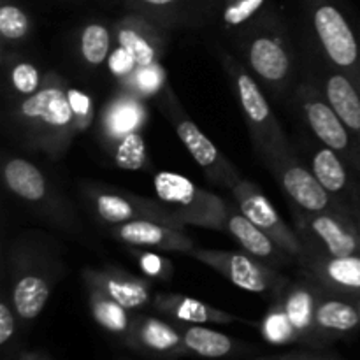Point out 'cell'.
<instances>
[{
	"label": "cell",
	"instance_id": "obj_21",
	"mask_svg": "<svg viewBox=\"0 0 360 360\" xmlns=\"http://www.w3.org/2000/svg\"><path fill=\"white\" fill-rule=\"evenodd\" d=\"M51 294L48 276L30 271H21L13 283V304L18 315L25 320L39 316Z\"/></svg>",
	"mask_w": 360,
	"mask_h": 360
},
{
	"label": "cell",
	"instance_id": "obj_7",
	"mask_svg": "<svg viewBox=\"0 0 360 360\" xmlns=\"http://www.w3.org/2000/svg\"><path fill=\"white\" fill-rule=\"evenodd\" d=\"M231 192L238 202L239 211L246 218H250L260 231L266 232L287 255H290L292 259H299L301 262L304 260L306 248L297 231H292L285 224L276 207L269 202V199L264 195L262 190L255 183L248 181V179H239L232 186Z\"/></svg>",
	"mask_w": 360,
	"mask_h": 360
},
{
	"label": "cell",
	"instance_id": "obj_3",
	"mask_svg": "<svg viewBox=\"0 0 360 360\" xmlns=\"http://www.w3.org/2000/svg\"><path fill=\"white\" fill-rule=\"evenodd\" d=\"M311 27L323 55L360 94V39L340 7L329 0H309Z\"/></svg>",
	"mask_w": 360,
	"mask_h": 360
},
{
	"label": "cell",
	"instance_id": "obj_37",
	"mask_svg": "<svg viewBox=\"0 0 360 360\" xmlns=\"http://www.w3.org/2000/svg\"><path fill=\"white\" fill-rule=\"evenodd\" d=\"M137 259H139L141 269L148 276L164 278V280H167V276H171V262L164 260L162 257L155 255V253L143 252L141 255H137Z\"/></svg>",
	"mask_w": 360,
	"mask_h": 360
},
{
	"label": "cell",
	"instance_id": "obj_6",
	"mask_svg": "<svg viewBox=\"0 0 360 360\" xmlns=\"http://www.w3.org/2000/svg\"><path fill=\"white\" fill-rule=\"evenodd\" d=\"M188 255L220 273L236 287L253 292V294H266L280 285H285L281 274H278L271 266H264L259 259L250 253L193 248Z\"/></svg>",
	"mask_w": 360,
	"mask_h": 360
},
{
	"label": "cell",
	"instance_id": "obj_38",
	"mask_svg": "<svg viewBox=\"0 0 360 360\" xmlns=\"http://www.w3.org/2000/svg\"><path fill=\"white\" fill-rule=\"evenodd\" d=\"M134 4L141 7L143 11L155 14H169L171 11L178 9L179 6H183L188 0H132Z\"/></svg>",
	"mask_w": 360,
	"mask_h": 360
},
{
	"label": "cell",
	"instance_id": "obj_31",
	"mask_svg": "<svg viewBox=\"0 0 360 360\" xmlns=\"http://www.w3.org/2000/svg\"><path fill=\"white\" fill-rule=\"evenodd\" d=\"M313 306H315V299H313V294L308 288L295 287L288 294L287 301H285V313H287L294 329L302 330L309 327L313 315H315Z\"/></svg>",
	"mask_w": 360,
	"mask_h": 360
},
{
	"label": "cell",
	"instance_id": "obj_39",
	"mask_svg": "<svg viewBox=\"0 0 360 360\" xmlns=\"http://www.w3.org/2000/svg\"><path fill=\"white\" fill-rule=\"evenodd\" d=\"M14 334V316L6 302H0V343L6 345Z\"/></svg>",
	"mask_w": 360,
	"mask_h": 360
},
{
	"label": "cell",
	"instance_id": "obj_20",
	"mask_svg": "<svg viewBox=\"0 0 360 360\" xmlns=\"http://www.w3.org/2000/svg\"><path fill=\"white\" fill-rule=\"evenodd\" d=\"M4 181L7 188L27 202H39L48 195V183L37 165L25 158H9L4 165Z\"/></svg>",
	"mask_w": 360,
	"mask_h": 360
},
{
	"label": "cell",
	"instance_id": "obj_25",
	"mask_svg": "<svg viewBox=\"0 0 360 360\" xmlns=\"http://www.w3.org/2000/svg\"><path fill=\"white\" fill-rule=\"evenodd\" d=\"M112 34L101 21H91L81 30V56L90 67H102L111 56Z\"/></svg>",
	"mask_w": 360,
	"mask_h": 360
},
{
	"label": "cell",
	"instance_id": "obj_9",
	"mask_svg": "<svg viewBox=\"0 0 360 360\" xmlns=\"http://www.w3.org/2000/svg\"><path fill=\"white\" fill-rule=\"evenodd\" d=\"M95 214L105 225H122L134 220H151L160 224L172 225V227L185 229V224L169 210L165 204L155 202L146 197L134 195L129 192H115V190L95 188L88 192Z\"/></svg>",
	"mask_w": 360,
	"mask_h": 360
},
{
	"label": "cell",
	"instance_id": "obj_19",
	"mask_svg": "<svg viewBox=\"0 0 360 360\" xmlns=\"http://www.w3.org/2000/svg\"><path fill=\"white\" fill-rule=\"evenodd\" d=\"M326 98L360 144V94L357 86L345 74L338 70L330 72L326 77Z\"/></svg>",
	"mask_w": 360,
	"mask_h": 360
},
{
	"label": "cell",
	"instance_id": "obj_4",
	"mask_svg": "<svg viewBox=\"0 0 360 360\" xmlns=\"http://www.w3.org/2000/svg\"><path fill=\"white\" fill-rule=\"evenodd\" d=\"M225 63H227V69L231 72L232 83L236 86V94H238L246 122L252 130L255 146L262 153L266 164H269L280 155L292 151L290 144L285 139L283 130H281L266 95L260 90L259 83L234 60L225 58Z\"/></svg>",
	"mask_w": 360,
	"mask_h": 360
},
{
	"label": "cell",
	"instance_id": "obj_1",
	"mask_svg": "<svg viewBox=\"0 0 360 360\" xmlns=\"http://www.w3.org/2000/svg\"><path fill=\"white\" fill-rule=\"evenodd\" d=\"M27 144L60 157L77 132L76 116L69 101V86L55 74H48L34 95L23 97L14 111Z\"/></svg>",
	"mask_w": 360,
	"mask_h": 360
},
{
	"label": "cell",
	"instance_id": "obj_22",
	"mask_svg": "<svg viewBox=\"0 0 360 360\" xmlns=\"http://www.w3.org/2000/svg\"><path fill=\"white\" fill-rule=\"evenodd\" d=\"M269 0H213L218 21L225 30H252L257 20L267 18Z\"/></svg>",
	"mask_w": 360,
	"mask_h": 360
},
{
	"label": "cell",
	"instance_id": "obj_12",
	"mask_svg": "<svg viewBox=\"0 0 360 360\" xmlns=\"http://www.w3.org/2000/svg\"><path fill=\"white\" fill-rule=\"evenodd\" d=\"M248 65L264 83L278 86L288 79L292 60L280 32L260 28L246 44Z\"/></svg>",
	"mask_w": 360,
	"mask_h": 360
},
{
	"label": "cell",
	"instance_id": "obj_36",
	"mask_svg": "<svg viewBox=\"0 0 360 360\" xmlns=\"http://www.w3.org/2000/svg\"><path fill=\"white\" fill-rule=\"evenodd\" d=\"M292 330H294V326L288 320L285 309L283 311L271 313L266 319V323H264V334L273 343H283V341L290 340Z\"/></svg>",
	"mask_w": 360,
	"mask_h": 360
},
{
	"label": "cell",
	"instance_id": "obj_14",
	"mask_svg": "<svg viewBox=\"0 0 360 360\" xmlns=\"http://www.w3.org/2000/svg\"><path fill=\"white\" fill-rule=\"evenodd\" d=\"M115 35L116 44L130 53L137 69L158 63L164 37L148 18L137 16V14L122 18L116 23Z\"/></svg>",
	"mask_w": 360,
	"mask_h": 360
},
{
	"label": "cell",
	"instance_id": "obj_27",
	"mask_svg": "<svg viewBox=\"0 0 360 360\" xmlns=\"http://www.w3.org/2000/svg\"><path fill=\"white\" fill-rule=\"evenodd\" d=\"M186 347L202 357H224L231 352L232 341L225 334L217 333V330L206 329V327H190L186 329L185 338H183Z\"/></svg>",
	"mask_w": 360,
	"mask_h": 360
},
{
	"label": "cell",
	"instance_id": "obj_34",
	"mask_svg": "<svg viewBox=\"0 0 360 360\" xmlns=\"http://www.w3.org/2000/svg\"><path fill=\"white\" fill-rule=\"evenodd\" d=\"M9 79L11 86L18 95L28 97V95H34L42 86L44 77H41V72H39L34 63L18 62L11 67Z\"/></svg>",
	"mask_w": 360,
	"mask_h": 360
},
{
	"label": "cell",
	"instance_id": "obj_11",
	"mask_svg": "<svg viewBox=\"0 0 360 360\" xmlns=\"http://www.w3.org/2000/svg\"><path fill=\"white\" fill-rule=\"evenodd\" d=\"M172 125H174L176 134H178L179 141L183 143V146L188 150V153L192 155L193 160L197 162L200 169L206 172L207 178L211 181L218 183L221 186H227L232 188L236 183L241 179L239 172L236 171L234 165L227 160V157L218 151V148L214 146L213 141L181 111H172L171 112Z\"/></svg>",
	"mask_w": 360,
	"mask_h": 360
},
{
	"label": "cell",
	"instance_id": "obj_28",
	"mask_svg": "<svg viewBox=\"0 0 360 360\" xmlns=\"http://www.w3.org/2000/svg\"><path fill=\"white\" fill-rule=\"evenodd\" d=\"M90 302L95 320L102 327H105L108 330H115V333H123L127 329V326H129V315H127V311L129 309L123 308L120 302H116L115 299L105 295L104 292L95 290V288H91Z\"/></svg>",
	"mask_w": 360,
	"mask_h": 360
},
{
	"label": "cell",
	"instance_id": "obj_18",
	"mask_svg": "<svg viewBox=\"0 0 360 360\" xmlns=\"http://www.w3.org/2000/svg\"><path fill=\"white\" fill-rule=\"evenodd\" d=\"M146 120V109L139 98L130 94L112 98L102 115V132L111 143H116L130 132H139Z\"/></svg>",
	"mask_w": 360,
	"mask_h": 360
},
{
	"label": "cell",
	"instance_id": "obj_23",
	"mask_svg": "<svg viewBox=\"0 0 360 360\" xmlns=\"http://www.w3.org/2000/svg\"><path fill=\"white\" fill-rule=\"evenodd\" d=\"M311 171L330 195H341L350 185L348 171L340 153L323 146L311 158Z\"/></svg>",
	"mask_w": 360,
	"mask_h": 360
},
{
	"label": "cell",
	"instance_id": "obj_15",
	"mask_svg": "<svg viewBox=\"0 0 360 360\" xmlns=\"http://www.w3.org/2000/svg\"><path fill=\"white\" fill-rule=\"evenodd\" d=\"M84 281L95 290L104 292L127 309L143 308L150 301V283L134 274L116 267H105L102 271H84Z\"/></svg>",
	"mask_w": 360,
	"mask_h": 360
},
{
	"label": "cell",
	"instance_id": "obj_16",
	"mask_svg": "<svg viewBox=\"0 0 360 360\" xmlns=\"http://www.w3.org/2000/svg\"><path fill=\"white\" fill-rule=\"evenodd\" d=\"M302 264L327 287L347 294H360V253L330 257L306 252Z\"/></svg>",
	"mask_w": 360,
	"mask_h": 360
},
{
	"label": "cell",
	"instance_id": "obj_5",
	"mask_svg": "<svg viewBox=\"0 0 360 360\" xmlns=\"http://www.w3.org/2000/svg\"><path fill=\"white\" fill-rule=\"evenodd\" d=\"M295 225L299 238L304 243L306 252L319 255L345 257L359 255L360 236L357 227L338 211L308 213L295 210Z\"/></svg>",
	"mask_w": 360,
	"mask_h": 360
},
{
	"label": "cell",
	"instance_id": "obj_13",
	"mask_svg": "<svg viewBox=\"0 0 360 360\" xmlns=\"http://www.w3.org/2000/svg\"><path fill=\"white\" fill-rule=\"evenodd\" d=\"M111 236L125 245L137 246V248H153L160 252L190 253L195 248L185 229L151 220H134L116 225L111 229Z\"/></svg>",
	"mask_w": 360,
	"mask_h": 360
},
{
	"label": "cell",
	"instance_id": "obj_10",
	"mask_svg": "<svg viewBox=\"0 0 360 360\" xmlns=\"http://www.w3.org/2000/svg\"><path fill=\"white\" fill-rule=\"evenodd\" d=\"M287 195L297 204L299 210L308 213H323L334 211L330 193L316 179L313 171L302 165L292 151L280 155L267 164Z\"/></svg>",
	"mask_w": 360,
	"mask_h": 360
},
{
	"label": "cell",
	"instance_id": "obj_32",
	"mask_svg": "<svg viewBox=\"0 0 360 360\" xmlns=\"http://www.w3.org/2000/svg\"><path fill=\"white\" fill-rule=\"evenodd\" d=\"M139 336L146 347L153 350H172L179 345V336L169 323L157 319H146L139 327Z\"/></svg>",
	"mask_w": 360,
	"mask_h": 360
},
{
	"label": "cell",
	"instance_id": "obj_24",
	"mask_svg": "<svg viewBox=\"0 0 360 360\" xmlns=\"http://www.w3.org/2000/svg\"><path fill=\"white\" fill-rule=\"evenodd\" d=\"M157 302L164 311L171 313V315H174L178 320H183V322L206 323L211 322V320L229 319L227 315L210 308L204 302L190 297H181V295H158Z\"/></svg>",
	"mask_w": 360,
	"mask_h": 360
},
{
	"label": "cell",
	"instance_id": "obj_2",
	"mask_svg": "<svg viewBox=\"0 0 360 360\" xmlns=\"http://www.w3.org/2000/svg\"><path fill=\"white\" fill-rule=\"evenodd\" d=\"M153 188L162 204L169 207L183 224L225 231L229 207L221 197L197 186L192 179L178 172L162 171L153 178Z\"/></svg>",
	"mask_w": 360,
	"mask_h": 360
},
{
	"label": "cell",
	"instance_id": "obj_26",
	"mask_svg": "<svg viewBox=\"0 0 360 360\" xmlns=\"http://www.w3.org/2000/svg\"><path fill=\"white\" fill-rule=\"evenodd\" d=\"M315 320L320 327L330 330H354L360 323V311L343 301H323L315 309Z\"/></svg>",
	"mask_w": 360,
	"mask_h": 360
},
{
	"label": "cell",
	"instance_id": "obj_17",
	"mask_svg": "<svg viewBox=\"0 0 360 360\" xmlns=\"http://www.w3.org/2000/svg\"><path fill=\"white\" fill-rule=\"evenodd\" d=\"M225 229L243 246V250L246 253H250V255L255 257V259L269 260L273 264L287 262L290 259V255H287L266 232L260 231L241 211H238V213L229 211Z\"/></svg>",
	"mask_w": 360,
	"mask_h": 360
},
{
	"label": "cell",
	"instance_id": "obj_8",
	"mask_svg": "<svg viewBox=\"0 0 360 360\" xmlns=\"http://www.w3.org/2000/svg\"><path fill=\"white\" fill-rule=\"evenodd\" d=\"M299 101L309 129L323 146L347 157L355 167L360 169V144L354 141V134L347 129L338 112L313 84L302 83L299 86Z\"/></svg>",
	"mask_w": 360,
	"mask_h": 360
},
{
	"label": "cell",
	"instance_id": "obj_33",
	"mask_svg": "<svg viewBox=\"0 0 360 360\" xmlns=\"http://www.w3.org/2000/svg\"><path fill=\"white\" fill-rule=\"evenodd\" d=\"M129 86L137 95H155L158 94L165 83V72L160 63H151V65L139 67L134 70L129 77Z\"/></svg>",
	"mask_w": 360,
	"mask_h": 360
},
{
	"label": "cell",
	"instance_id": "obj_35",
	"mask_svg": "<svg viewBox=\"0 0 360 360\" xmlns=\"http://www.w3.org/2000/svg\"><path fill=\"white\" fill-rule=\"evenodd\" d=\"M69 101L72 105L74 116H76L77 130H83L94 122V104L86 91L79 90V88L69 86Z\"/></svg>",
	"mask_w": 360,
	"mask_h": 360
},
{
	"label": "cell",
	"instance_id": "obj_29",
	"mask_svg": "<svg viewBox=\"0 0 360 360\" xmlns=\"http://www.w3.org/2000/svg\"><path fill=\"white\" fill-rule=\"evenodd\" d=\"M112 160L120 169L127 171H137L146 165V144H144L143 134L130 132L112 143Z\"/></svg>",
	"mask_w": 360,
	"mask_h": 360
},
{
	"label": "cell",
	"instance_id": "obj_30",
	"mask_svg": "<svg viewBox=\"0 0 360 360\" xmlns=\"http://www.w3.org/2000/svg\"><path fill=\"white\" fill-rule=\"evenodd\" d=\"M30 27L28 14L16 2L4 0L0 6V35L9 42L21 41L28 35Z\"/></svg>",
	"mask_w": 360,
	"mask_h": 360
},
{
	"label": "cell",
	"instance_id": "obj_40",
	"mask_svg": "<svg viewBox=\"0 0 360 360\" xmlns=\"http://www.w3.org/2000/svg\"><path fill=\"white\" fill-rule=\"evenodd\" d=\"M357 231H359V236H360V217H359V220H357Z\"/></svg>",
	"mask_w": 360,
	"mask_h": 360
}]
</instances>
